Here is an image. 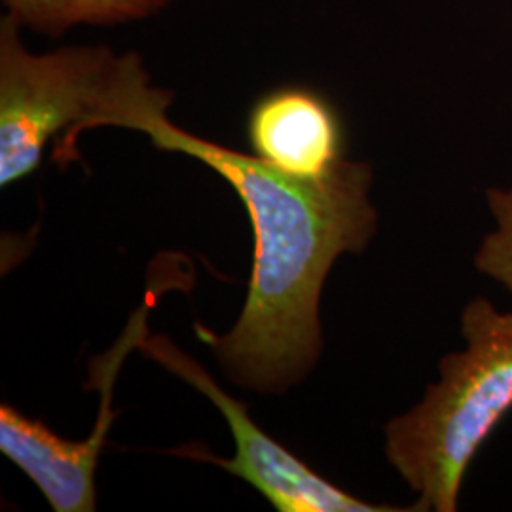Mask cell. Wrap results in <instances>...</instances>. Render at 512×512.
Instances as JSON below:
<instances>
[{
  "instance_id": "2",
  "label": "cell",
  "mask_w": 512,
  "mask_h": 512,
  "mask_svg": "<svg viewBox=\"0 0 512 512\" xmlns=\"http://www.w3.org/2000/svg\"><path fill=\"white\" fill-rule=\"evenodd\" d=\"M461 334L467 346L442 357L439 382L385 427V456L418 494L412 511H458L473 459L512 410V313L473 298Z\"/></svg>"
},
{
  "instance_id": "8",
  "label": "cell",
  "mask_w": 512,
  "mask_h": 512,
  "mask_svg": "<svg viewBox=\"0 0 512 512\" xmlns=\"http://www.w3.org/2000/svg\"><path fill=\"white\" fill-rule=\"evenodd\" d=\"M486 202L495 228L480 241L473 262L512 294V188H488Z\"/></svg>"
},
{
  "instance_id": "7",
  "label": "cell",
  "mask_w": 512,
  "mask_h": 512,
  "mask_svg": "<svg viewBox=\"0 0 512 512\" xmlns=\"http://www.w3.org/2000/svg\"><path fill=\"white\" fill-rule=\"evenodd\" d=\"M171 0H4L8 14L37 33L61 37L78 23L114 25L148 18Z\"/></svg>"
},
{
  "instance_id": "5",
  "label": "cell",
  "mask_w": 512,
  "mask_h": 512,
  "mask_svg": "<svg viewBox=\"0 0 512 512\" xmlns=\"http://www.w3.org/2000/svg\"><path fill=\"white\" fill-rule=\"evenodd\" d=\"M247 135L258 160L298 179H323L346 160L336 110L308 88L264 93L249 112Z\"/></svg>"
},
{
  "instance_id": "1",
  "label": "cell",
  "mask_w": 512,
  "mask_h": 512,
  "mask_svg": "<svg viewBox=\"0 0 512 512\" xmlns=\"http://www.w3.org/2000/svg\"><path fill=\"white\" fill-rule=\"evenodd\" d=\"M171 101V93H158L124 128L219 173L241 198L255 234L251 285L236 327L217 336L198 325V336L239 385L283 391L321 353L319 298L332 264L344 253H361L376 232L372 169L344 160L323 179H298L255 154L173 126L165 114Z\"/></svg>"
},
{
  "instance_id": "3",
  "label": "cell",
  "mask_w": 512,
  "mask_h": 512,
  "mask_svg": "<svg viewBox=\"0 0 512 512\" xmlns=\"http://www.w3.org/2000/svg\"><path fill=\"white\" fill-rule=\"evenodd\" d=\"M19 21H0V186L35 173L46 145L63 131L54 158L78 160L76 139L86 129L114 126L150 86L141 57L107 46H71L31 54L19 40Z\"/></svg>"
},
{
  "instance_id": "4",
  "label": "cell",
  "mask_w": 512,
  "mask_h": 512,
  "mask_svg": "<svg viewBox=\"0 0 512 512\" xmlns=\"http://www.w3.org/2000/svg\"><path fill=\"white\" fill-rule=\"evenodd\" d=\"M139 348L145 355L167 366L209 397L224 414L236 440V456L232 459L213 458L196 448L177 450L196 459H207L249 482L264 495L279 512H389L403 511L387 505H372L330 484L323 476L311 471L306 463L293 456L279 442L270 439L251 416L247 406L232 399L219 384L198 365L175 348L165 336L141 338Z\"/></svg>"
},
{
  "instance_id": "6",
  "label": "cell",
  "mask_w": 512,
  "mask_h": 512,
  "mask_svg": "<svg viewBox=\"0 0 512 512\" xmlns=\"http://www.w3.org/2000/svg\"><path fill=\"white\" fill-rule=\"evenodd\" d=\"M105 385L101 414L90 439H61L42 421L0 406V452L29 476L55 512L95 511V471L114 412Z\"/></svg>"
}]
</instances>
